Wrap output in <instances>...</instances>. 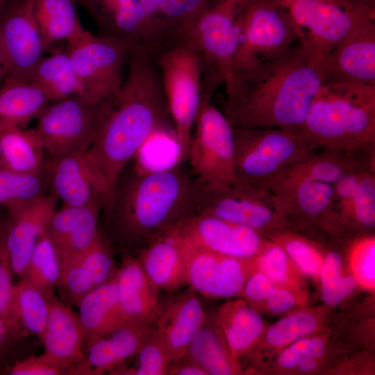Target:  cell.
Masks as SVG:
<instances>
[{"mask_svg": "<svg viewBox=\"0 0 375 375\" xmlns=\"http://www.w3.org/2000/svg\"><path fill=\"white\" fill-rule=\"evenodd\" d=\"M99 106L86 153L111 190L149 140L159 134L175 137L160 73L149 49L130 47L122 88Z\"/></svg>", "mask_w": 375, "mask_h": 375, "instance_id": "1", "label": "cell"}, {"mask_svg": "<svg viewBox=\"0 0 375 375\" xmlns=\"http://www.w3.org/2000/svg\"><path fill=\"white\" fill-rule=\"evenodd\" d=\"M322 65L300 41L288 51L233 72L222 112L235 128L299 131L323 86Z\"/></svg>", "mask_w": 375, "mask_h": 375, "instance_id": "2", "label": "cell"}, {"mask_svg": "<svg viewBox=\"0 0 375 375\" xmlns=\"http://www.w3.org/2000/svg\"><path fill=\"white\" fill-rule=\"evenodd\" d=\"M133 165L122 172L102 210L115 239L141 249L194 214L199 181L181 162L157 169Z\"/></svg>", "mask_w": 375, "mask_h": 375, "instance_id": "3", "label": "cell"}, {"mask_svg": "<svg viewBox=\"0 0 375 375\" xmlns=\"http://www.w3.org/2000/svg\"><path fill=\"white\" fill-rule=\"evenodd\" d=\"M298 131L313 149L372 153L375 85H323Z\"/></svg>", "mask_w": 375, "mask_h": 375, "instance_id": "4", "label": "cell"}, {"mask_svg": "<svg viewBox=\"0 0 375 375\" xmlns=\"http://www.w3.org/2000/svg\"><path fill=\"white\" fill-rule=\"evenodd\" d=\"M160 73L174 126L178 160L187 158L193 126L201 101L205 60L193 40L174 35L150 51Z\"/></svg>", "mask_w": 375, "mask_h": 375, "instance_id": "5", "label": "cell"}, {"mask_svg": "<svg viewBox=\"0 0 375 375\" xmlns=\"http://www.w3.org/2000/svg\"><path fill=\"white\" fill-rule=\"evenodd\" d=\"M235 167L238 178L270 192L280 178L314 150L295 130L235 128Z\"/></svg>", "mask_w": 375, "mask_h": 375, "instance_id": "6", "label": "cell"}, {"mask_svg": "<svg viewBox=\"0 0 375 375\" xmlns=\"http://www.w3.org/2000/svg\"><path fill=\"white\" fill-rule=\"evenodd\" d=\"M66 42L64 50L85 99L99 105L118 93L131 46L109 35H95L83 27Z\"/></svg>", "mask_w": 375, "mask_h": 375, "instance_id": "7", "label": "cell"}, {"mask_svg": "<svg viewBox=\"0 0 375 375\" xmlns=\"http://www.w3.org/2000/svg\"><path fill=\"white\" fill-rule=\"evenodd\" d=\"M201 93L187 158L191 172L205 186L224 189L239 182L235 167L233 129L224 114Z\"/></svg>", "mask_w": 375, "mask_h": 375, "instance_id": "8", "label": "cell"}, {"mask_svg": "<svg viewBox=\"0 0 375 375\" xmlns=\"http://www.w3.org/2000/svg\"><path fill=\"white\" fill-rule=\"evenodd\" d=\"M299 28L322 67L335 46L354 27L375 18V9L348 0H269Z\"/></svg>", "mask_w": 375, "mask_h": 375, "instance_id": "9", "label": "cell"}, {"mask_svg": "<svg viewBox=\"0 0 375 375\" xmlns=\"http://www.w3.org/2000/svg\"><path fill=\"white\" fill-rule=\"evenodd\" d=\"M233 73L275 57L303 36L288 15L269 0H248L238 22Z\"/></svg>", "mask_w": 375, "mask_h": 375, "instance_id": "10", "label": "cell"}, {"mask_svg": "<svg viewBox=\"0 0 375 375\" xmlns=\"http://www.w3.org/2000/svg\"><path fill=\"white\" fill-rule=\"evenodd\" d=\"M198 181L194 214L210 215L263 234L289 224L269 192L241 181L224 189L209 188Z\"/></svg>", "mask_w": 375, "mask_h": 375, "instance_id": "11", "label": "cell"}, {"mask_svg": "<svg viewBox=\"0 0 375 375\" xmlns=\"http://www.w3.org/2000/svg\"><path fill=\"white\" fill-rule=\"evenodd\" d=\"M248 0H210L180 32L189 36L204 58V73L225 83L233 74L238 44V22Z\"/></svg>", "mask_w": 375, "mask_h": 375, "instance_id": "12", "label": "cell"}, {"mask_svg": "<svg viewBox=\"0 0 375 375\" xmlns=\"http://www.w3.org/2000/svg\"><path fill=\"white\" fill-rule=\"evenodd\" d=\"M99 107L80 97L49 103L34 128L45 153L57 157L86 151L93 140Z\"/></svg>", "mask_w": 375, "mask_h": 375, "instance_id": "13", "label": "cell"}, {"mask_svg": "<svg viewBox=\"0 0 375 375\" xmlns=\"http://www.w3.org/2000/svg\"><path fill=\"white\" fill-rule=\"evenodd\" d=\"M176 229L188 249L237 258L257 256L269 241L262 233L207 214H193Z\"/></svg>", "mask_w": 375, "mask_h": 375, "instance_id": "14", "label": "cell"}, {"mask_svg": "<svg viewBox=\"0 0 375 375\" xmlns=\"http://www.w3.org/2000/svg\"><path fill=\"white\" fill-rule=\"evenodd\" d=\"M323 85H375V18L351 30L321 68Z\"/></svg>", "mask_w": 375, "mask_h": 375, "instance_id": "15", "label": "cell"}, {"mask_svg": "<svg viewBox=\"0 0 375 375\" xmlns=\"http://www.w3.org/2000/svg\"><path fill=\"white\" fill-rule=\"evenodd\" d=\"M44 172L47 183L63 206L104 203L110 191L86 151L49 156L44 161Z\"/></svg>", "mask_w": 375, "mask_h": 375, "instance_id": "16", "label": "cell"}, {"mask_svg": "<svg viewBox=\"0 0 375 375\" xmlns=\"http://www.w3.org/2000/svg\"><path fill=\"white\" fill-rule=\"evenodd\" d=\"M186 249L188 253L187 283L197 294L208 298L241 295L247 280L256 271L255 256L237 258Z\"/></svg>", "mask_w": 375, "mask_h": 375, "instance_id": "17", "label": "cell"}, {"mask_svg": "<svg viewBox=\"0 0 375 375\" xmlns=\"http://www.w3.org/2000/svg\"><path fill=\"white\" fill-rule=\"evenodd\" d=\"M34 0H19L2 17L0 36L8 76L28 81L45 51L33 11Z\"/></svg>", "mask_w": 375, "mask_h": 375, "instance_id": "18", "label": "cell"}, {"mask_svg": "<svg viewBox=\"0 0 375 375\" xmlns=\"http://www.w3.org/2000/svg\"><path fill=\"white\" fill-rule=\"evenodd\" d=\"M7 209L10 223L3 247L13 274L22 278L38 241L46 232L55 205L52 198L43 195Z\"/></svg>", "mask_w": 375, "mask_h": 375, "instance_id": "19", "label": "cell"}, {"mask_svg": "<svg viewBox=\"0 0 375 375\" xmlns=\"http://www.w3.org/2000/svg\"><path fill=\"white\" fill-rule=\"evenodd\" d=\"M40 339L46 358L74 374H85L83 329L78 315L56 297Z\"/></svg>", "mask_w": 375, "mask_h": 375, "instance_id": "20", "label": "cell"}, {"mask_svg": "<svg viewBox=\"0 0 375 375\" xmlns=\"http://www.w3.org/2000/svg\"><path fill=\"white\" fill-rule=\"evenodd\" d=\"M103 203L55 210L46 233L53 242L62 267L78 258L97 240L98 223Z\"/></svg>", "mask_w": 375, "mask_h": 375, "instance_id": "21", "label": "cell"}, {"mask_svg": "<svg viewBox=\"0 0 375 375\" xmlns=\"http://www.w3.org/2000/svg\"><path fill=\"white\" fill-rule=\"evenodd\" d=\"M116 278L124 323L156 324L162 310L159 289L149 280L138 259L126 253Z\"/></svg>", "mask_w": 375, "mask_h": 375, "instance_id": "22", "label": "cell"}, {"mask_svg": "<svg viewBox=\"0 0 375 375\" xmlns=\"http://www.w3.org/2000/svg\"><path fill=\"white\" fill-rule=\"evenodd\" d=\"M137 258L158 289L172 291L187 283L188 253L176 226L140 249Z\"/></svg>", "mask_w": 375, "mask_h": 375, "instance_id": "23", "label": "cell"}, {"mask_svg": "<svg viewBox=\"0 0 375 375\" xmlns=\"http://www.w3.org/2000/svg\"><path fill=\"white\" fill-rule=\"evenodd\" d=\"M206 317L197 293L190 288L162 308L156 325L162 334L170 364L186 353L192 338Z\"/></svg>", "mask_w": 375, "mask_h": 375, "instance_id": "24", "label": "cell"}, {"mask_svg": "<svg viewBox=\"0 0 375 375\" xmlns=\"http://www.w3.org/2000/svg\"><path fill=\"white\" fill-rule=\"evenodd\" d=\"M154 324L127 322L112 332L87 343L85 364L90 374H101L135 356Z\"/></svg>", "mask_w": 375, "mask_h": 375, "instance_id": "25", "label": "cell"}, {"mask_svg": "<svg viewBox=\"0 0 375 375\" xmlns=\"http://www.w3.org/2000/svg\"><path fill=\"white\" fill-rule=\"evenodd\" d=\"M214 319L224 334L233 359L239 362L254 349L266 328L260 312L244 299L222 304Z\"/></svg>", "mask_w": 375, "mask_h": 375, "instance_id": "26", "label": "cell"}, {"mask_svg": "<svg viewBox=\"0 0 375 375\" xmlns=\"http://www.w3.org/2000/svg\"><path fill=\"white\" fill-rule=\"evenodd\" d=\"M76 306L86 344L122 326L124 323L119 309L116 272L108 281L83 297Z\"/></svg>", "mask_w": 375, "mask_h": 375, "instance_id": "27", "label": "cell"}, {"mask_svg": "<svg viewBox=\"0 0 375 375\" xmlns=\"http://www.w3.org/2000/svg\"><path fill=\"white\" fill-rule=\"evenodd\" d=\"M333 194L332 184L303 180L272 193L279 209L287 216L295 215L329 225Z\"/></svg>", "mask_w": 375, "mask_h": 375, "instance_id": "28", "label": "cell"}, {"mask_svg": "<svg viewBox=\"0 0 375 375\" xmlns=\"http://www.w3.org/2000/svg\"><path fill=\"white\" fill-rule=\"evenodd\" d=\"M355 152L322 149L290 168L270 190L274 193L303 180L334 184L351 169L359 165Z\"/></svg>", "mask_w": 375, "mask_h": 375, "instance_id": "29", "label": "cell"}, {"mask_svg": "<svg viewBox=\"0 0 375 375\" xmlns=\"http://www.w3.org/2000/svg\"><path fill=\"white\" fill-rule=\"evenodd\" d=\"M186 354L196 361L208 375L242 372L240 363L231 356L220 328L215 319H210L207 316L192 338Z\"/></svg>", "mask_w": 375, "mask_h": 375, "instance_id": "30", "label": "cell"}, {"mask_svg": "<svg viewBox=\"0 0 375 375\" xmlns=\"http://www.w3.org/2000/svg\"><path fill=\"white\" fill-rule=\"evenodd\" d=\"M45 154L35 129L0 125V166L22 173H40Z\"/></svg>", "mask_w": 375, "mask_h": 375, "instance_id": "31", "label": "cell"}, {"mask_svg": "<svg viewBox=\"0 0 375 375\" xmlns=\"http://www.w3.org/2000/svg\"><path fill=\"white\" fill-rule=\"evenodd\" d=\"M49 103L33 82L6 76L0 87V125L24 127Z\"/></svg>", "mask_w": 375, "mask_h": 375, "instance_id": "32", "label": "cell"}, {"mask_svg": "<svg viewBox=\"0 0 375 375\" xmlns=\"http://www.w3.org/2000/svg\"><path fill=\"white\" fill-rule=\"evenodd\" d=\"M29 81L44 92L49 102L74 97L84 98L83 88L65 50L42 58L33 71Z\"/></svg>", "mask_w": 375, "mask_h": 375, "instance_id": "33", "label": "cell"}, {"mask_svg": "<svg viewBox=\"0 0 375 375\" xmlns=\"http://www.w3.org/2000/svg\"><path fill=\"white\" fill-rule=\"evenodd\" d=\"M324 322V314L322 308L296 310L265 328L256 347L260 349L279 351L301 338L319 333Z\"/></svg>", "mask_w": 375, "mask_h": 375, "instance_id": "34", "label": "cell"}, {"mask_svg": "<svg viewBox=\"0 0 375 375\" xmlns=\"http://www.w3.org/2000/svg\"><path fill=\"white\" fill-rule=\"evenodd\" d=\"M76 3V0H34V15L45 50L57 42H67L83 27Z\"/></svg>", "mask_w": 375, "mask_h": 375, "instance_id": "35", "label": "cell"}, {"mask_svg": "<svg viewBox=\"0 0 375 375\" xmlns=\"http://www.w3.org/2000/svg\"><path fill=\"white\" fill-rule=\"evenodd\" d=\"M54 298L53 292L44 290L25 278H20L15 286L12 315L25 332L40 338Z\"/></svg>", "mask_w": 375, "mask_h": 375, "instance_id": "36", "label": "cell"}, {"mask_svg": "<svg viewBox=\"0 0 375 375\" xmlns=\"http://www.w3.org/2000/svg\"><path fill=\"white\" fill-rule=\"evenodd\" d=\"M256 271L263 273L276 286L307 291L303 274L285 251L270 239L262 250L254 257Z\"/></svg>", "mask_w": 375, "mask_h": 375, "instance_id": "37", "label": "cell"}, {"mask_svg": "<svg viewBox=\"0 0 375 375\" xmlns=\"http://www.w3.org/2000/svg\"><path fill=\"white\" fill-rule=\"evenodd\" d=\"M61 271L58 252L45 232L36 244L23 278L44 290L53 292L60 284Z\"/></svg>", "mask_w": 375, "mask_h": 375, "instance_id": "38", "label": "cell"}, {"mask_svg": "<svg viewBox=\"0 0 375 375\" xmlns=\"http://www.w3.org/2000/svg\"><path fill=\"white\" fill-rule=\"evenodd\" d=\"M264 235L285 251L303 274L311 277L319 276L324 256L312 242L285 228Z\"/></svg>", "mask_w": 375, "mask_h": 375, "instance_id": "39", "label": "cell"}, {"mask_svg": "<svg viewBox=\"0 0 375 375\" xmlns=\"http://www.w3.org/2000/svg\"><path fill=\"white\" fill-rule=\"evenodd\" d=\"M47 180L40 173H22L0 166V206L8 207L39 198Z\"/></svg>", "mask_w": 375, "mask_h": 375, "instance_id": "40", "label": "cell"}, {"mask_svg": "<svg viewBox=\"0 0 375 375\" xmlns=\"http://www.w3.org/2000/svg\"><path fill=\"white\" fill-rule=\"evenodd\" d=\"M210 0H165L151 22L162 42L173 37L194 19Z\"/></svg>", "mask_w": 375, "mask_h": 375, "instance_id": "41", "label": "cell"}, {"mask_svg": "<svg viewBox=\"0 0 375 375\" xmlns=\"http://www.w3.org/2000/svg\"><path fill=\"white\" fill-rule=\"evenodd\" d=\"M133 367L119 371V374L132 375L167 374L170 358L160 330L156 324L143 340L137 353Z\"/></svg>", "mask_w": 375, "mask_h": 375, "instance_id": "42", "label": "cell"}, {"mask_svg": "<svg viewBox=\"0 0 375 375\" xmlns=\"http://www.w3.org/2000/svg\"><path fill=\"white\" fill-rule=\"evenodd\" d=\"M74 260L78 262L87 272L94 288L108 281L117 269L114 265L111 248L101 234L93 244Z\"/></svg>", "mask_w": 375, "mask_h": 375, "instance_id": "43", "label": "cell"}, {"mask_svg": "<svg viewBox=\"0 0 375 375\" xmlns=\"http://www.w3.org/2000/svg\"><path fill=\"white\" fill-rule=\"evenodd\" d=\"M362 168L359 165L351 169L333 184L330 225H351L353 198Z\"/></svg>", "mask_w": 375, "mask_h": 375, "instance_id": "44", "label": "cell"}, {"mask_svg": "<svg viewBox=\"0 0 375 375\" xmlns=\"http://www.w3.org/2000/svg\"><path fill=\"white\" fill-rule=\"evenodd\" d=\"M351 225L364 229L375 226L374 171L363 167L353 198Z\"/></svg>", "mask_w": 375, "mask_h": 375, "instance_id": "45", "label": "cell"}, {"mask_svg": "<svg viewBox=\"0 0 375 375\" xmlns=\"http://www.w3.org/2000/svg\"><path fill=\"white\" fill-rule=\"evenodd\" d=\"M349 265L358 285L375 289V238L367 236L355 241L349 250Z\"/></svg>", "mask_w": 375, "mask_h": 375, "instance_id": "46", "label": "cell"}, {"mask_svg": "<svg viewBox=\"0 0 375 375\" xmlns=\"http://www.w3.org/2000/svg\"><path fill=\"white\" fill-rule=\"evenodd\" d=\"M326 340L322 335H311L301 338L278 351L276 360L277 367L283 369L297 368L301 362L322 356Z\"/></svg>", "mask_w": 375, "mask_h": 375, "instance_id": "47", "label": "cell"}, {"mask_svg": "<svg viewBox=\"0 0 375 375\" xmlns=\"http://www.w3.org/2000/svg\"><path fill=\"white\" fill-rule=\"evenodd\" d=\"M307 302L308 292L274 285L260 312L264 311L276 316L287 315L305 308Z\"/></svg>", "mask_w": 375, "mask_h": 375, "instance_id": "48", "label": "cell"}, {"mask_svg": "<svg viewBox=\"0 0 375 375\" xmlns=\"http://www.w3.org/2000/svg\"><path fill=\"white\" fill-rule=\"evenodd\" d=\"M59 285L63 288L69 301L76 304L95 288L87 272L76 260L62 267Z\"/></svg>", "mask_w": 375, "mask_h": 375, "instance_id": "49", "label": "cell"}, {"mask_svg": "<svg viewBox=\"0 0 375 375\" xmlns=\"http://www.w3.org/2000/svg\"><path fill=\"white\" fill-rule=\"evenodd\" d=\"M321 297L327 306H335L349 297L358 283L353 275H343L337 271L319 277Z\"/></svg>", "mask_w": 375, "mask_h": 375, "instance_id": "50", "label": "cell"}, {"mask_svg": "<svg viewBox=\"0 0 375 375\" xmlns=\"http://www.w3.org/2000/svg\"><path fill=\"white\" fill-rule=\"evenodd\" d=\"M137 0H76L104 33L115 18L129 4Z\"/></svg>", "mask_w": 375, "mask_h": 375, "instance_id": "51", "label": "cell"}, {"mask_svg": "<svg viewBox=\"0 0 375 375\" xmlns=\"http://www.w3.org/2000/svg\"><path fill=\"white\" fill-rule=\"evenodd\" d=\"M7 372L10 375L74 374L72 370L53 362L42 353L16 362L7 368Z\"/></svg>", "mask_w": 375, "mask_h": 375, "instance_id": "52", "label": "cell"}, {"mask_svg": "<svg viewBox=\"0 0 375 375\" xmlns=\"http://www.w3.org/2000/svg\"><path fill=\"white\" fill-rule=\"evenodd\" d=\"M274 286L263 273L255 271L247 280L241 295L251 307L260 312Z\"/></svg>", "mask_w": 375, "mask_h": 375, "instance_id": "53", "label": "cell"}, {"mask_svg": "<svg viewBox=\"0 0 375 375\" xmlns=\"http://www.w3.org/2000/svg\"><path fill=\"white\" fill-rule=\"evenodd\" d=\"M12 271L3 244L0 246V315L13 317L12 305L15 284Z\"/></svg>", "mask_w": 375, "mask_h": 375, "instance_id": "54", "label": "cell"}, {"mask_svg": "<svg viewBox=\"0 0 375 375\" xmlns=\"http://www.w3.org/2000/svg\"><path fill=\"white\" fill-rule=\"evenodd\" d=\"M22 329L15 317L0 315V356L11 340L20 335Z\"/></svg>", "mask_w": 375, "mask_h": 375, "instance_id": "55", "label": "cell"}, {"mask_svg": "<svg viewBox=\"0 0 375 375\" xmlns=\"http://www.w3.org/2000/svg\"><path fill=\"white\" fill-rule=\"evenodd\" d=\"M169 375H208L207 372L186 353L169 365Z\"/></svg>", "mask_w": 375, "mask_h": 375, "instance_id": "56", "label": "cell"}, {"mask_svg": "<svg viewBox=\"0 0 375 375\" xmlns=\"http://www.w3.org/2000/svg\"><path fill=\"white\" fill-rule=\"evenodd\" d=\"M318 360L319 359L307 360L299 364L296 369L301 372H310L317 367Z\"/></svg>", "mask_w": 375, "mask_h": 375, "instance_id": "57", "label": "cell"}, {"mask_svg": "<svg viewBox=\"0 0 375 375\" xmlns=\"http://www.w3.org/2000/svg\"><path fill=\"white\" fill-rule=\"evenodd\" d=\"M8 76V69L6 56L0 36V79L5 78Z\"/></svg>", "mask_w": 375, "mask_h": 375, "instance_id": "58", "label": "cell"}, {"mask_svg": "<svg viewBox=\"0 0 375 375\" xmlns=\"http://www.w3.org/2000/svg\"><path fill=\"white\" fill-rule=\"evenodd\" d=\"M375 9V0H348Z\"/></svg>", "mask_w": 375, "mask_h": 375, "instance_id": "59", "label": "cell"}, {"mask_svg": "<svg viewBox=\"0 0 375 375\" xmlns=\"http://www.w3.org/2000/svg\"><path fill=\"white\" fill-rule=\"evenodd\" d=\"M3 1H4V0H0V15H1V11L2 5H3Z\"/></svg>", "mask_w": 375, "mask_h": 375, "instance_id": "60", "label": "cell"}]
</instances>
